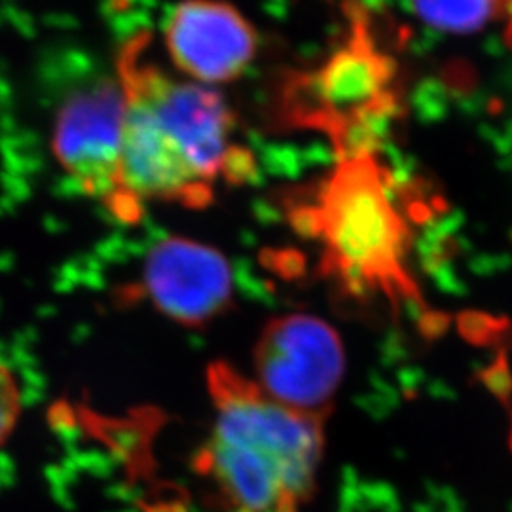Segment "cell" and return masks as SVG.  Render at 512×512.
Instances as JSON below:
<instances>
[{
  "instance_id": "obj_7",
  "label": "cell",
  "mask_w": 512,
  "mask_h": 512,
  "mask_svg": "<svg viewBox=\"0 0 512 512\" xmlns=\"http://www.w3.org/2000/svg\"><path fill=\"white\" fill-rule=\"evenodd\" d=\"M234 277L217 249L194 239H162L148 251L137 293L186 327H200L228 308Z\"/></svg>"
},
{
  "instance_id": "obj_12",
  "label": "cell",
  "mask_w": 512,
  "mask_h": 512,
  "mask_svg": "<svg viewBox=\"0 0 512 512\" xmlns=\"http://www.w3.org/2000/svg\"><path fill=\"white\" fill-rule=\"evenodd\" d=\"M511 446H512V425H511Z\"/></svg>"
},
{
  "instance_id": "obj_1",
  "label": "cell",
  "mask_w": 512,
  "mask_h": 512,
  "mask_svg": "<svg viewBox=\"0 0 512 512\" xmlns=\"http://www.w3.org/2000/svg\"><path fill=\"white\" fill-rule=\"evenodd\" d=\"M150 35L129 38L116 55L124 95L122 183L129 198L203 209L219 183L255 175V156L238 139V122L220 93L177 78L150 57Z\"/></svg>"
},
{
  "instance_id": "obj_5",
  "label": "cell",
  "mask_w": 512,
  "mask_h": 512,
  "mask_svg": "<svg viewBox=\"0 0 512 512\" xmlns=\"http://www.w3.org/2000/svg\"><path fill=\"white\" fill-rule=\"evenodd\" d=\"M124 95L116 76L97 78L67 95L55 112L52 150L76 188L120 222L145 215L122 183Z\"/></svg>"
},
{
  "instance_id": "obj_8",
  "label": "cell",
  "mask_w": 512,
  "mask_h": 512,
  "mask_svg": "<svg viewBox=\"0 0 512 512\" xmlns=\"http://www.w3.org/2000/svg\"><path fill=\"white\" fill-rule=\"evenodd\" d=\"M165 48L177 71L215 86L238 80L258 50L255 27L222 0H183L165 19Z\"/></svg>"
},
{
  "instance_id": "obj_2",
  "label": "cell",
  "mask_w": 512,
  "mask_h": 512,
  "mask_svg": "<svg viewBox=\"0 0 512 512\" xmlns=\"http://www.w3.org/2000/svg\"><path fill=\"white\" fill-rule=\"evenodd\" d=\"M414 198L378 152L336 158L289 202V222L319 247L321 274L355 300L418 304L410 270Z\"/></svg>"
},
{
  "instance_id": "obj_9",
  "label": "cell",
  "mask_w": 512,
  "mask_h": 512,
  "mask_svg": "<svg viewBox=\"0 0 512 512\" xmlns=\"http://www.w3.org/2000/svg\"><path fill=\"white\" fill-rule=\"evenodd\" d=\"M425 23L444 33L467 35L494 19H503L501 0H412Z\"/></svg>"
},
{
  "instance_id": "obj_10",
  "label": "cell",
  "mask_w": 512,
  "mask_h": 512,
  "mask_svg": "<svg viewBox=\"0 0 512 512\" xmlns=\"http://www.w3.org/2000/svg\"><path fill=\"white\" fill-rule=\"evenodd\" d=\"M21 416V389L14 372L0 363V446L10 439Z\"/></svg>"
},
{
  "instance_id": "obj_3",
  "label": "cell",
  "mask_w": 512,
  "mask_h": 512,
  "mask_svg": "<svg viewBox=\"0 0 512 512\" xmlns=\"http://www.w3.org/2000/svg\"><path fill=\"white\" fill-rule=\"evenodd\" d=\"M215 423L198 471L234 512H300L323 450L319 418L270 399L232 366L209 370Z\"/></svg>"
},
{
  "instance_id": "obj_4",
  "label": "cell",
  "mask_w": 512,
  "mask_h": 512,
  "mask_svg": "<svg viewBox=\"0 0 512 512\" xmlns=\"http://www.w3.org/2000/svg\"><path fill=\"white\" fill-rule=\"evenodd\" d=\"M348 19L346 38L317 65L289 74L279 92V118L323 135L336 158L378 152L404 112L401 67L374 19L357 2Z\"/></svg>"
},
{
  "instance_id": "obj_6",
  "label": "cell",
  "mask_w": 512,
  "mask_h": 512,
  "mask_svg": "<svg viewBox=\"0 0 512 512\" xmlns=\"http://www.w3.org/2000/svg\"><path fill=\"white\" fill-rule=\"evenodd\" d=\"M255 368L256 385L275 403L321 420L342 382L346 355L325 321L291 313L262 330Z\"/></svg>"
},
{
  "instance_id": "obj_11",
  "label": "cell",
  "mask_w": 512,
  "mask_h": 512,
  "mask_svg": "<svg viewBox=\"0 0 512 512\" xmlns=\"http://www.w3.org/2000/svg\"><path fill=\"white\" fill-rule=\"evenodd\" d=\"M503 19H505V38L512 48V0H501Z\"/></svg>"
}]
</instances>
